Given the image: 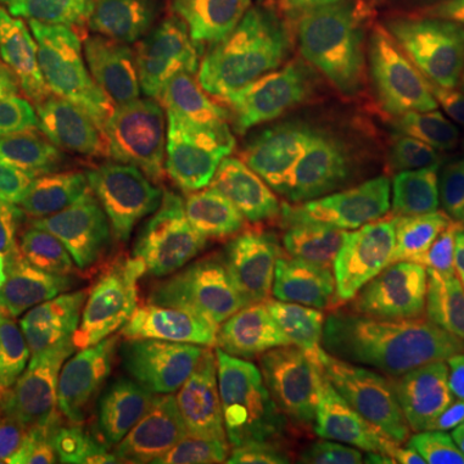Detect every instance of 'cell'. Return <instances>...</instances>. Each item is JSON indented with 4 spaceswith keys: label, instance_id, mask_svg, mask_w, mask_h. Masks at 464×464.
<instances>
[{
    "label": "cell",
    "instance_id": "cell-18",
    "mask_svg": "<svg viewBox=\"0 0 464 464\" xmlns=\"http://www.w3.org/2000/svg\"><path fill=\"white\" fill-rule=\"evenodd\" d=\"M282 464H395L377 444L369 405L353 387L333 382L320 411L284 454Z\"/></svg>",
    "mask_w": 464,
    "mask_h": 464
},
{
    "label": "cell",
    "instance_id": "cell-20",
    "mask_svg": "<svg viewBox=\"0 0 464 464\" xmlns=\"http://www.w3.org/2000/svg\"><path fill=\"white\" fill-rule=\"evenodd\" d=\"M72 353L0 320V402L39 408Z\"/></svg>",
    "mask_w": 464,
    "mask_h": 464
},
{
    "label": "cell",
    "instance_id": "cell-16",
    "mask_svg": "<svg viewBox=\"0 0 464 464\" xmlns=\"http://www.w3.org/2000/svg\"><path fill=\"white\" fill-rule=\"evenodd\" d=\"M369 423L395 464H464V405L423 374L382 384Z\"/></svg>",
    "mask_w": 464,
    "mask_h": 464
},
{
    "label": "cell",
    "instance_id": "cell-23",
    "mask_svg": "<svg viewBox=\"0 0 464 464\" xmlns=\"http://www.w3.org/2000/svg\"><path fill=\"white\" fill-rule=\"evenodd\" d=\"M39 181V166L32 150L11 127L0 124V199L18 191H32Z\"/></svg>",
    "mask_w": 464,
    "mask_h": 464
},
{
    "label": "cell",
    "instance_id": "cell-6",
    "mask_svg": "<svg viewBox=\"0 0 464 464\" xmlns=\"http://www.w3.org/2000/svg\"><path fill=\"white\" fill-rule=\"evenodd\" d=\"M70 212L78 258L116 297L170 313H217L207 261L166 217L106 186Z\"/></svg>",
    "mask_w": 464,
    "mask_h": 464
},
{
    "label": "cell",
    "instance_id": "cell-17",
    "mask_svg": "<svg viewBox=\"0 0 464 464\" xmlns=\"http://www.w3.org/2000/svg\"><path fill=\"white\" fill-rule=\"evenodd\" d=\"M395 163L426 194L447 201L464 188V63L423 91L400 124Z\"/></svg>",
    "mask_w": 464,
    "mask_h": 464
},
{
    "label": "cell",
    "instance_id": "cell-8",
    "mask_svg": "<svg viewBox=\"0 0 464 464\" xmlns=\"http://www.w3.org/2000/svg\"><path fill=\"white\" fill-rule=\"evenodd\" d=\"M0 114L32 150L39 176L67 207L91 199L103 183L85 155L75 121V91L65 67L36 34L0 11Z\"/></svg>",
    "mask_w": 464,
    "mask_h": 464
},
{
    "label": "cell",
    "instance_id": "cell-25",
    "mask_svg": "<svg viewBox=\"0 0 464 464\" xmlns=\"http://www.w3.org/2000/svg\"><path fill=\"white\" fill-rule=\"evenodd\" d=\"M447 204H451V207L457 209V215L462 217V225H464V188L462 191H457L454 197H449Z\"/></svg>",
    "mask_w": 464,
    "mask_h": 464
},
{
    "label": "cell",
    "instance_id": "cell-2",
    "mask_svg": "<svg viewBox=\"0 0 464 464\" xmlns=\"http://www.w3.org/2000/svg\"><path fill=\"white\" fill-rule=\"evenodd\" d=\"M331 232L310 197H271L232 209L207 250L217 313L274 333L320 364L331 341Z\"/></svg>",
    "mask_w": 464,
    "mask_h": 464
},
{
    "label": "cell",
    "instance_id": "cell-22",
    "mask_svg": "<svg viewBox=\"0 0 464 464\" xmlns=\"http://www.w3.org/2000/svg\"><path fill=\"white\" fill-rule=\"evenodd\" d=\"M44 420L11 402H0V464H34V449Z\"/></svg>",
    "mask_w": 464,
    "mask_h": 464
},
{
    "label": "cell",
    "instance_id": "cell-1",
    "mask_svg": "<svg viewBox=\"0 0 464 464\" xmlns=\"http://www.w3.org/2000/svg\"><path fill=\"white\" fill-rule=\"evenodd\" d=\"M75 121L101 183L166 217L207 261L230 212L183 155L163 114V83L142 54L57 42Z\"/></svg>",
    "mask_w": 464,
    "mask_h": 464
},
{
    "label": "cell",
    "instance_id": "cell-19",
    "mask_svg": "<svg viewBox=\"0 0 464 464\" xmlns=\"http://www.w3.org/2000/svg\"><path fill=\"white\" fill-rule=\"evenodd\" d=\"M75 256L72 219L52 197L18 191L0 199V274Z\"/></svg>",
    "mask_w": 464,
    "mask_h": 464
},
{
    "label": "cell",
    "instance_id": "cell-24",
    "mask_svg": "<svg viewBox=\"0 0 464 464\" xmlns=\"http://www.w3.org/2000/svg\"><path fill=\"white\" fill-rule=\"evenodd\" d=\"M50 464H96L91 462V459H85V457H78V454H67V451H63L57 459H52Z\"/></svg>",
    "mask_w": 464,
    "mask_h": 464
},
{
    "label": "cell",
    "instance_id": "cell-9",
    "mask_svg": "<svg viewBox=\"0 0 464 464\" xmlns=\"http://www.w3.org/2000/svg\"><path fill=\"white\" fill-rule=\"evenodd\" d=\"M315 199L333 222L387 248L439 261L459 258L457 225L415 194L384 148L359 145L338 158Z\"/></svg>",
    "mask_w": 464,
    "mask_h": 464
},
{
    "label": "cell",
    "instance_id": "cell-4",
    "mask_svg": "<svg viewBox=\"0 0 464 464\" xmlns=\"http://www.w3.org/2000/svg\"><path fill=\"white\" fill-rule=\"evenodd\" d=\"M173 351L225 464H266L282 439L313 423L325 398L323 380L261 328L209 325Z\"/></svg>",
    "mask_w": 464,
    "mask_h": 464
},
{
    "label": "cell",
    "instance_id": "cell-13",
    "mask_svg": "<svg viewBox=\"0 0 464 464\" xmlns=\"http://www.w3.org/2000/svg\"><path fill=\"white\" fill-rule=\"evenodd\" d=\"M348 26L400 93L447 81L464 63V0H343Z\"/></svg>",
    "mask_w": 464,
    "mask_h": 464
},
{
    "label": "cell",
    "instance_id": "cell-5",
    "mask_svg": "<svg viewBox=\"0 0 464 464\" xmlns=\"http://www.w3.org/2000/svg\"><path fill=\"white\" fill-rule=\"evenodd\" d=\"M405 93L382 75L356 32L335 34L274 91L271 121L282 181L315 199L328 170L359 145L390 148Z\"/></svg>",
    "mask_w": 464,
    "mask_h": 464
},
{
    "label": "cell",
    "instance_id": "cell-7",
    "mask_svg": "<svg viewBox=\"0 0 464 464\" xmlns=\"http://www.w3.org/2000/svg\"><path fill=\"white\" fill-rule=\"evenodd\" d=\"M168 106L183 155L225 207L243 209L279 197L271 106L253 85L191 70L170 81Z\"/></svg>",
    "mask_w": 464,
    "mask_h": 464
},
{
    "label": "cell",
    "instance_id": "cell-3",
    "mask_svg": "<svg viewBox=\"0 0 464 464\" xmlns=\"http://www.w3.org/2000/svg\"><path fill=\"white\" fill-rule=\"evenodd\" d=\"M333 230V346L372 384L411 377L439 325L464 304L462 261L387 248L341 222Z\"/></svg>",
    "mask_w": 464,
    "mask_h": 464
},
{
    "label": "cell",
    "instance_id": "cell-10",
    "mask_svg": "<svg viewBox=\"0 0 464 464\" xmlns=\"http://www.w3.org/2000/svg\"><path fill=\"white\" fill-rule=\"evenodd\" d=\"M181 380L176 351L158 341L85 348L60 369L39 418L67 439L111 429Z\"/></svg>",
    "mask_w": 464,
    "mask_h": 464
},
{
    "label": "cell",
    "instance_id": "cell-15",
    "mask_svg": "<svg viewBox=\"0 0 464 464\" xmlns=\"http://www.w3.org/2000/svg\"><path fill=\"white\" fill-rule=\"evenodd\" d=\"M63 451L96 464H225L215 431L183 380L111 429L65 439Z\"/></svg>",
    "mask_w": 464,
    "mask_h": 464
},
{
    "label": "cell",
    "instance_id": "cell-11",
    "mask_svg": "<svg viewBox=\"0 0 464 464\" xmlns=\"http://www.w3.org/2000/svg\"><path fill=\"white\" fill-rule=\"evenodd\" d=\"M307 34L302 0H191L179 54L219 78L266 85L297 60Z\"/></svg>",
    "mask_w": 464,
    "mask_h": 464
},
{
    "label": "cell",
    "instance_id": "cell-14",
    "mask_svg": "<svg viewBox=\"0 0 464 464\" xmlns=\"http://www.w3.org/2000/svg\"><path fill=\"white\" fill-rule=\"evenodd\" d=\"M24 32L163 60L179 47L191 0H0Z\"/></svg>",
    "mask_w": 464,
    "mask_h": 464
},
{
    "label": "cell",
    "instance_id": "cell-21",
    "mask_svg": "<svg viewBox=\"0 0 464 464\" xmlns=\"http://www.w3.org/2000/svg\"><path fill=\"white\" fill-rule=\"evenodd\" d=\"M420 374L439 382L464 405V315H449L439 325Z\"/></svg>",
    "mask_w": 464,
    "mask_h": 464
},
{
    "label": "cell",
    "instance_id": "cell-12",
    "mask_svg": "<svg viewBox=\"0 0 464 464\" xmlns=\"http://www.w3.org/2000/svg\"><path fill=\"white\" fill-rule=\"evenodd\" d=\"M0 320L78 353L109 343L127 310L93 274L60 258L0 274Z\"/></svg>",
    "mask_w": 464,
    "mask_h": 464
}]
</instances>
